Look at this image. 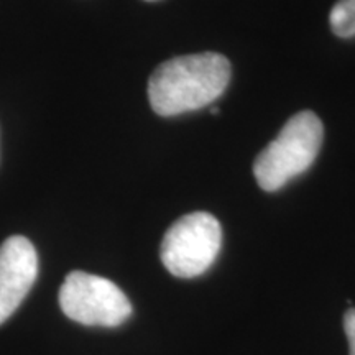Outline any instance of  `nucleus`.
Listing matches in <instances>:
<instances>
[{
	"label": "nucleus",
	"instance_id": "2",
	"mask_svg": "<svg viewBox=\"0 0 355 355\" xmlns=\"http://www.w3.org/2000/svg\"><path fill=\"white\" fill-rule=\"evenodd\" d=\"M321 119L311 110L293 115L278 137L257 157L254 175L263 191L273 193L313 165L322 145Z\"/></svg>",
	"mask_w": 355,
	"mask_h": 355
},
{
	"label": "nucleus",
	"instance_id": "4",
	"mask_svg": "<svg viewBox=\"0 0 355 355\" xmlns=\"http://www.w3.org/2000/svg\"><path fill=\"white\" fill-rule=\"evenodd\" d=\"M61 311L84 326L117 327L132 316V304L121 288L107 278L71 272L60 290Z\"/></svg>",
	"mask_w": 355,
	"mask_h": 355
},
{
	"label": "nucleus",
	"instance_id": "5",
	"mask_svg": "<svg viewBox=\"0 0 355 355\" xmlns=\"http://www.w3.org/2000/svg\"><path fill=\"white\" fill-rule=\"evenodd\" d=\"M38 277V255L24 235H12L0 245V324L15 313Z\"/></svg>",
	"mask_w": 355,
	"mask_h": 355
},
{
	"label": "nucleus",
	"instance_id": "1",
	"mask_svg": "<svg viewBox=\"0 0 355 355\" xmlns=\"http://www.w3.org/2000/svg\"><path fill=\"white\" fill-rule=\"evenodd\" d=\"M229 81V60L219 53L173 58L150 78V104L163 117L193 112L219 99Z\"/></svg>",
	"mask_w": 355,
	"mask_h": 355
},
{
	"label": "nucleus",
	"instance_id": "3",
	"mask_svg": "<svg viewBox=\"0 0 355 355\" xmlns=\"http://www.w3.org/2000/svg\"><path fill=\"white\" fill-rule=\"evenodd\" d=\"M220 243L219 220L209 212H193L178 219L168 229L159 255L171 275L194 278L214 263Z\"/></svg>",
	"mask_w": 355,
	"mask_h": 355
},
{
	"label": "nucleus",
	"instance_id": "6",
	"mask_svg": "<svg viewBox=\"0 0 355 355\" xmlns=\"http://www.w3.org/2000/svg\"><path fill=\"white\" fill-rule=\"evenodd\" d=\"M329 24L337 37H355V0H337L331 10Z\"/></svg>",
	"mask_w": 355,
	"mask_h": 355
},
{
	"label": "nucleus",
	"instance_id": "8",
	"mask_svg": "<svg viewBox=\"0 0 355 355\" xmlns=\"http://www.w3.org/2000/svg\"><path fill=\"white\" fill-rule=\"evenodd\" d=\"M148 2H155V0H148Z\"/></svg>",
	"mask_w": 355,
	"mask_h": 355
},
{
	"label": "nucleus",
	"instance_id": "7",
	"mask_svg": "<svg viewBox=\"0 0 355 355\" xmlns=\"http://www.w3.org/2000/svg\"><path fill=\"white\" fill-rule=\"evenodd\" d=\"M344 331L349 339L350 355H355V309H349L344 314Z\"/></svg>",
	"mask_w": 355,
	"mask_h": 355
}]
</instances>
